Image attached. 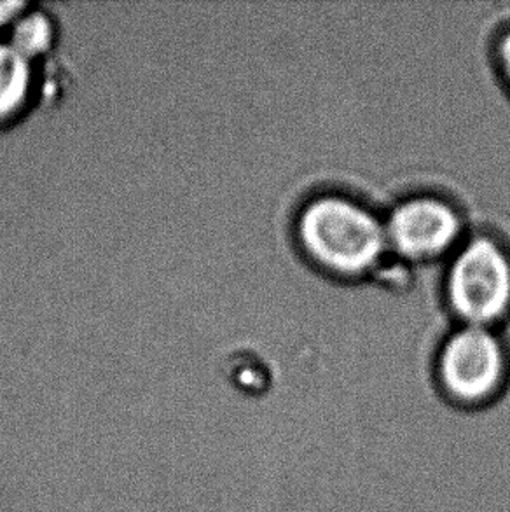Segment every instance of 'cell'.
Here are the masks:
<instances>
[{
    "label": "cell",
    "mask_w": 510,
    "mask_h": 512,
    "mask_svg": "<svg viewBox=\"0 0 510 512\" xmlns=\"http://www.w3.org/2000/svg\"><path fill=\"white\" fill-rule=\"evenodd\" d=\"M294 236L304 257L332 277H369L390 259L383 214L339 189H318L294 217Z\"/></svg>",
    "instance_id": "cell-1"
},
{
    "label": "cell",
    "mask_w": 510,
    "mask_h": 512,
    "mask_svg": "<svg viewBox=\"0 0 510 512\" xmlns=\"http://www.w3.org/2000/svg\"><path fill=\"white\" fill-rule=\"evenodd\" d=\"M434 381L444 406L479 413L498 406L510 385V355L497 327L456 324L435 355Z\"/></svg>",
    "instance_id": "cell-2"
},
{
    "label": "cell",
    "mask_w": 510,
    "mask_h": 512,
    "mask_svg": "<svg viewBox=\"0 0 510 512\" xmlns=\"http://www.w3.org/2000/svg\"><path fill=\"white\" fill-rule=\"evenodd\" d=\"M442 294L458 324L500 327L510 317V249L500 236L470 229L444 261Z\"/></svg>",
    "instance_id": "cell-3"
},
{
    "label": "cell",
    "mask_w": 510,
    "mask_h": 512,
    "mask_svg": "<svg viewBox=\"0 0 510 512\" xmlns=\"http://www.w3.org/2000/svg\"><path fill=\"white\" fill-rule=\"evenodd\" d=\"M381 214L390 254L406 263H442L469 235L462 210L435 191L402 194Z\"/></svg>",
    "instance_id": "cell-4"
},
{
    "label": "cell",
    "mask_w": 510,
    "mask_h": 512,
    "mask_svg": "<svg viewBox=\"0 0 510 512\" xmlns=\"http://www.w3.org/2000/svg\"><path fill=\"white\" fill-rule=\"evenodd\" d=\"M32 83V62L7 42L0 44V121L20 111Z\"/></svg>",
    "instance_id": "cell-5"
},
{
    "label": "cell",
    "mask_w": 510,
    "mask_h": 512,
    "mask_svg": "<svg viewBox=\"0 0 510 512\" xmlns=\"http://www.w3.org/2000/svg\"><path fill=\"white\" fill-rule=\"evenodd\" d=\"M9 44L32 62L53 44L51 20L44 13L21 14L20 20L13 25Z\"/></svg>",
    "instance_id": "cell-6"
},
{
    "label": "cell",
    "mask_w": 510,
    "mask_h": 512,
    "mask_svg": "<svg viewBox=\"0 0 510 512\" xmlns=\"http://www.w3.org/2000/svg\"><path fill=\"white\" fill-rule=\"evenodd\" d=\"M493 58L498 74L504 81L505 88L510 91V23L500 30L493 46Z\"/></svg>",
    "instance_id": "cell-7"
},
{
    "label": "cell",
    "mask_w": 510,
    "mask_h": 512,
    "mask_svg": "<svg viewBox=\"0 0 510 512\" xmlns=\"http://www.w3.org/2000/svg\"><path fill=\"white\" fill-rule=\"evenodd\" d=\"M25 7L27 4L18 2V0H0V27L20 20Z\"/></svg>",
    "instance_id": "cell-8"
}]
</instances>
